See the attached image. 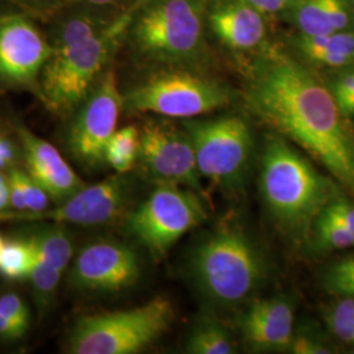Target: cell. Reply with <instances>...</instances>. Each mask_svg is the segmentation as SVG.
<instances>
[{
	"label": "cell",
	"instance_id": "1",
	"mask_svg": "<svg viewBox=\"0 0 354 354\" xmlns=\"http://www.w3.org/2000/svg\"><path fill=\"white\" fill-rule=\"evenodd\" d=\"M244 100L256 118L302 147L354 194V137L313 67L266 44L247 68Z\"/></svg>",
	"mask_w": 354,
	"mask_h": 354
},
{
	"label": "cell",
	"instance_id": "2",
	"mask_svg": "<svg viewBox=\"0 0 354 354\" xmlns=\"http://www.w3.org/2000/svg\"><path fill=\"white\" fill-rule=\"evenodd\" d=\"M259 188L270 219L294 243L310 238L317 215L336 190L277 133L266 137L260 156Z\"/></svg>",
	"mask_w": 354,
	"mask_h": 354
},
{
	"label": "cell",
	"instance_id": "3",
	"mask_svg": "<svg viewBox=\"0 0 354 354\" xmlns=\"http://www.w3.org/2000/svg\"><path fill=\"white\" fill-rule=\"evenodd\" d=\"M188 269L198 292L221 308L245 302L268 276L263 252L234 222H223L194 245Z\"/></svg>",
	"mask_w": 354,
	"mask_h": 354
},
{
	"label": "cell",
	"instance_id": "4",
	"mask_svg": "<svg viewBox=\"0 0 354 354\" xmlns=\"http://www.w3.org/2000/svg\"><path fill=\"white\" fill-rule=\"evenodd\" d=\"M206 0H138L124 41L149 62H197L206 48Z\"/></svg>",
	"mask_w": 354,
	"mask_h": 354
},
{
	"label": "cell",
	"instance_id": "5",
	"mask_svg": "<svg viewBox=\"0 0 354 354\" xmlns=\"http://www.w3.org/2000/svg\"><path fill=\"white\" fill-rule=\"evenodd\" d=\"M134 6L96 36L62 50L51 51L38 80L41 97L51 112L70 114L88 97L124 41Z\"/></svg>",
	"mask_w": 354,
	"mask_h": 354
},
{
	"label": "cell",
	"instance_id": "6",
	"mask_svg": "<svg viewBox=\"0 0 354 354\" xmlns=\"http://www.w3.org/2000/svg\"><path fill=\"white\" fill-rule=\"evenodd\" d=\"M174 320V307L165 297L129 310L79 317L68 336L73 354H134L162 337Z\"/></svg>",
	"mask_w": 354,
	"mask_h": 354
},
{
	"label": "cell",
	"instance_id": "7",
	"mask_svg": "<svg viewBox=\"0 0 354 354\" xmlns=\"http://www.w3.org/2000/svg\"><path fill=\"white\" fill-rule=\"evenodd\" d=\"M232 99V91L213 77L188 68H169L131 89L124 96V106L136 113L190 120L222 109Z\"/></svg>",
	"mask_w": 354,
	"mask_h": 354
},
{
	"label": "cell",
	"instance_id": "8",
	"mask_svg": "<svg viewBox=\"0 0 354 354\" xmlns=\"http://www.w3.org/2000/svg\"><path fill=\"white\" fill-rule=\"evenodd\" d=\"M198 171L225 190L241 188L250 169L253 138L248 122L239 115L187 120Z\"/></svg>",
	"mask_w": 354,
	"mask_h": 354
},
{
	"label": "cell",
	"instance_id": "9",
	"mask_svg": "<svg viewBox=\"0 0 354 354\" xmlns=\"http://www.w3.org/2000/svg\"><path fill=\"white\" fill-rule=\"evenodd\" d=\"M200 193L159 183L151 194L127 218L130 234L155 257L167 251L206 219Z\"/></svg>",
	"mask_w": 354,
	"mask_h": 354
},
{
	"label": "cell",
	"instance_id": "10",
	"mask_svg": "<svg viewBox=\"0 0 354 354\" xmlns=\"http://www.w3.org/2000/svg\"><path fill=\"white\" fill-rule=\"evenodd\" d=\"M122 108L124 95L113 68H109L77 108L70 129L68 147L82 165L95 167L105 162V149L117 130Z\"/></svg>",
	"mask_w": 354,
	"mask_h": 354
},
{
	"label": "cell",
	"instance_id": "11",
	"mask_svg": "<svg viewBox=\"0 0 354 354\" xmlns=\"http://www.w3.org/2000/svg\"><path fill=\"white\" fill-rule=\"evenodd\" d=\"M138 163L152 180L203 192L194 149L185 129L149 122L140 129Z\"/></svg>",
	"mask_w": 354,
	"mask_h": 354
},
{
	"label": "cell",
	"instance_id": "12",
	"mask_svg": "<svg viewBox=\"0 0 354 354\" xmlns=\"http://www.w3.org/2000/svg\"><path fill=\"white\" fill-rule=\"evenodd\" d=\"M129 196L122 174L106 177L95 185H86L70 198L41 213L1 212L0 222H55L57 225L102 226L115 221L124 212Z\"/></svg>",
	"mask_w": 354,
	"mask_h": 354
},
{
	"label": "cell",
	"instance_id": "13",
	"mask_svg": "<svg viewBox=\"0 0 354 354\" xmlns=\"http://www.w3.org/2000/svg\"><path fill=\"white\" fill-rule=\"evenodd\" d=\"M51 46L29 19L21 15L3 16L0 21V83L38 86Z\"/></svg>",
	"mask_w": 354,
	"mask_h": 354
},
{
	"label": "cell",
	"instance_id": "14",
	"mask_svg": "<svg viewBox=\"0 0 354 354\" xmlns=\"http://www.w3.org/2000/svg\"><path fill=\"white\" fill-rule=\"evenodd\" d=\"M140 277V263L131 248L115 241H97L76 256L70 282L79 290L117 292Z\"/></svg>",
	"mask_w": 354,
	"mask_h": 354
},
{
	"label": "cell",
	"instance_id": "15",
	"mask_svg": "<svg viewBox=\"0 0 354 354\" xmlns=\"http://www.w3.org/2000/svg\"><path fill=\"white\" fill-rule=\"evenodd\" d=\"M16 133L23 147L28 174L53 201L64 203L86 187L84 181L48 140L39 138L23 125L16 127Z\"/></svg>",
	"mask_w": 354,
	"mask_h": 354
},
{
	"label": "cell",
	"instance_id": "16",
	"mask_svg": "<svg viewBox=\"0 0 354 354\" xmlns=\"http://www.w3.org/2000/svg\"><path fill=\"white\" fill-rule=\"evenodd\" d=\"M245 344L254 351H289L294 337V304L285 295L254 299L241 319Z\"/></svg>",
	"mask_w": 354,
	"mask_h": 354
},
{
	"label": "cell",
	"instance_id": "17",
	"mask_svg": "<svg viewBox=\"0 0 354 354\" xmlns=\"http://www.w3.org/2000/svg\"><path fill=\"white\" fill-rule=\"evenodd\" d=\"M206 23L230 50H259L266 44V15L239 1L212 0L206 6Z\"/></svg>",
	"mask_w": 354,
	"mask_h": 354
},
{
	"label": "cell",
	"instance_id": "18",
	"mask_svg": "<svg viewBox=\"0 0 354 354\" xmlns=\"http://www.w3.org/2000/svg\"><path fill=\"white\" fill-rule=\"evenodd\" d=\"M108 8L82 3H66L51 15L46 38L51 50H62L106 29L120 13L105 11Z\"/></svg>",
	"mask_w": 354,
	"mask_h": 354
},
{
	"label": "cell",
	"instance_id": "19",
	"mask_svg": "<svg viewBox=\"0 0 354 354\" xmlns=\"http://www.w3.org/2000/svg\"><path fill=\"white\" fill-rule=\"evenodd\" d=\"M279 16L297 33L307 36L354 30V12L349 0H292Z\"/></svg>",
	"mask_w": 354,
	"mask_h": 354
},
{
	"label": "cell",
	"instance_id": "20",
	"mask_svg": "<svg viewBox=\"0 0 354 354\" xmlns=\"http://www.w3.org/2000/svg\"><path fill=\"white\" fill-rule=\"evenodd\" d=\"M290 51L313 68L335 70L354 64V30L307 36L294 33L288 38Z\"/></svg>",
	"mask_w": 354,
	"mask_h": 354
},
{
	"label": "cell",
	"instance_id": "21",
	"mask_svg": "<svg viewBox=\"0 0 354 354\" xmlns=\"http://www.w3.org/2000/svg\"><path fill=\"white\" fill-rule=\"evenodd\" d=\"M235 342L227 327L213 317L197 322L187 342V352L190 354L235 353Z\"/></svg>",
	"mask_w": 354,
	"mask_h": 354
},
{
	"label": "cell",
	"instance_id": "22",
	"mask_svg": "<svg viewBox=\"0 0 354 354\" xmlns=\"http://www.w3.org/2000/svg\"><path fill=\"white\" fill-rule=\"evenodd\" d=\"M32 250L58 270L64 272L74 256L73 241L62 227H45L26 238Z\"/></svg>",
	"mask_w": 354,
	"mask_h": 354
},
{
	"label": "cell",
	"instance_id": "23",
	"mask_svg": "<svg viewBox=\"0 0 354 354\" xmlns=\"http://www.w3.org/2000/svg\"><path fill=\"white\" fill-rule=\"evenodd\" d=\"M140 146V129L134 125L121 127L114 131L105 149V163L117 174H127L138 162Z\"/></svg>",
	"mask_w": 354,
	"mask_h": 354
},
{
	"label": "cell",
	"instance_id": "24",
	"mask_svg": "<svg viewBox=\"0 0 354 354\" xmlns=\"http://www.w3.org/2000/svg\"><path fill=\"white\" fill-rule=\"evenodd\" d=\"M311 234L315 248L323 252L354 247L353 235L344 226L339 216L329 209L328 205H326V207L317 215Z\"/></svg>",
	"mask_w": 354,
	"mask_h": 354
},
{
	"label": "cell",
	"instance_id": "25",
	"mask_svg": "<svg viewBox=\"0 0 354 354\" xmlns=\"http://www.w3.org/2000/svg\"><path fill=\"white\" fill-rule=\"evenodd\" d=\"M35 252L26 239L4 241L0 248V276L8 279H28Z\"/></svg>",
	"mask_w": 354,
	"mask_h": 354
},
{
	"label": "cell",
	"instance_id": "26",
	"mask_svg": "<svg viewBox=\"0 0 354 354\" xmlns=\"http://www.w3.org/2000/svg\"><path fill=\"white\" fill-rule=\"evenodd\" d=\"M62 273L64 272L58 270L55 266L46 263L35 253L33 266L28 279L32 281L39 308L41 306H48L51 304V299L54 298L55 292L58 290Z\"/></svg>",
	"mask_w": 354,
	"mask_h": 354
},
{
	"label": "cell",
	"instance_id": "27",
	"mask_svg": "<svg viewBox=\"0 0 354 354\" xmlns=\"http://www.w3.org/2000/svg\"><path fill=\"white\" fill-rule=\"evenodd\" d=\"M324 319L335 337L354 345V298H340L329 307Z\"/></svg>",
	"mask_w": 354,
	"mask_h": 354
},
{
	"label": "cell",
	"instance_id": "28",
	"mask_svg": "<svg viewBox=\"0 0 354 354\" xmlns=\"http://www.w3.org/2000/svg\"><path fill=\"white\" fill-rule=\"evenodd\" d=\"M324 290L339 298H354V257L333 263L322 279Z\"/></svg>",
	"mask_w": 354,
	"mask_h": 354
},
{
	"label": "cell",
	"instance_id": "29",
	"mask_svg": "<svg viewBox=\"0 0 354 354\" xmlns=\"http://www.w3.org/2000/svg\"><path fill=\"white\" fill-rule=\"evenodd\" d=\"M10 172L16 177L24 193L26 203V212L24 213L36 214L49 209V203L51 200L49 194L33 177L28 174V171L20 169V168H12L10 169Z\"/></svg>",
	"mask_w": 354,
	"mask_h": 354
},
{
	"label": "cell",
	"instance_id": "30",
	"mask_svg": "<svg viewBox=\"0 0 354 354\" xmlns=\"http://www.w3.org/2000/svg\"><path fill=\"white\" fill-rule=\"evenodd\" d=\"M320 77L336 99L354 96V64L335 70H326Z\"/></svg>",
	"mask_w": 354,
	"mask_h": 354
},
{
	"label": "cell",
	"instance_id": "31",
	"mask_svg": "<svg viewBox=\"0 0 354 354\" xmlns=\"http://www.w3.org/2000/svg\"><path fill=\"white\" fill-rule=\"evenodd\" d=\"M0 314L26 329V332L30 327L29 308L16 292H7L0 297Z\"/></svg>",
	"mask_w": 354,
	"mask_h": 354
},
{
	"label": "cell",
	"instance_id": "32",
	"mask_svg": "<svg viewBox=\"0 0 354 354\" xmlns=\"http://www.w3.org/2000/svg\"><path fill=\"white\" fill-rule=\"evenodd\" d=\"M294 354H329L332 353L330 346L315 333L299 332L294 333L289 351Z\"/></svg>",
	"mask_w": 354,
	"mask_h": 354
},
{
	"label": "cell",
	"instance_id": "33",
	"mask_svg": "<svg viewBox=\"0 0 354 354\" xmlns=\"http://www.w3.org/2000/svg\"><path fill=\"white\" fill-rule=\"evenodd\" d=\"M327 205L354 238V203L345 194L335 190Z\"/></svg>",
	"mask_w": 354,
	"mask_h": 354
},
{
	"label": "cell",
	"instance_id": "34",
	"mask_svg": "<svg viewBox=\"0 0 354 354\" xmlns=\"http://www.w3.org/2000/svg\"><path fill=\"white\" fill-rule=\"evenodd\" d=\"M28 12L53 15L64 4V0H8Z\"/></svg>",
	"mask_w": 354,
	"mask_h": 354
},
{
	"label": "cell",
	"instance_id": "35",
	"mask_svg": "<svg viewBox=\"0 0 354 354\" xmlns=\"http://www.w3.org/2000/svg\"><path fill=\"white\" fill-rule=\"evenodd\" d=\"M234 1H239L243 4L251 6L266 16L268 15H281L292 3V0H234Z\"/></svg>",
	"mask_w": 354,
	"mask_h": 354
},
{
	"label": "cell",
	"instance_id": "36",
	"mask_svg": "<svg viewBox=\"0 0 354 354\" xmlns=\"http://www.w3.org/2000/svg\"><path fill=\"white\" fill-rule=\"evenodd\" d=\"M26 333V329L21 328L16 323H13L12 320L0 314V339L12 342L24 337Z\"/></svg>",
	"mask_w": 354,
	"mask_h": 354
},
{
	"label": "cell",
	"instance_id": "37",
	"mask_svg": "<svg viewBox=\"0 0 354 354\" xmlns=\"http://www.w3.org/2000/svg\"><path fill=\"white\" fill-rule=\"evenodd\" d=\"M15 146L12 142L4 137H0V169L10 167L15 160Z\"/></svg>",
	"mask_w": 354,
	"mask_h": 354
},
{
	"label": "cell",
	"instance_id": "38",
	"mask_svg": "<svg viewBox=\"0 0 354 354\" xmlns=\"http://www.w3.org/2000/svg\"><path fill=\"white\" fill-rule=\"evenodd\" d=\"M11 210V188L8 175L0 171V213Z\"/></svg>",
	"mask_w": 354,
	"mask_h": 354
},
{
	"label": "cell",
	"instance_id": "39",
	"mask_svg": "<svg viewBox=\"0 0 354 354\" xmlns=\"http://www.w3.org/2000/svg\"><path fill=\"white\" fill-rule=\"evenodd\" d=\"M336 99V97H335ZM336 102L339 104V108L342 111L344 118L348 122L354 124V96H346V97H337Z\"/></svg>",
	"mask_w": 354,
	"mask_h": 354
},
{
	"label": "cell",
	"instance_id": "40",
	"mask_svg": "<svg viewBox=\"0 0 354 354\" xmlns=\"http://www.w3.org/2000/svg\"><path fill=\"white\" fill-rule=\"evenodd\" d=\"M4 239H3V238H1V235H0V248H1V245H3V244H4Z\"/></svg>",
	"mask_w": 354,
	"mask_h": 354
},
{
	"label": "cell",
	"instance_id": "41",
	"mask_svg": "<svg viewBox=\"0 0 354 354\" xmlns=\"http://www.w3.org/2000/svg\"><path fill=\"white\" fill-rule=\"evenodd\" d=\"M351 1V6H352V10H353L354 12V0H349Z\"/></svg>",
	"mask_w": 354,
	"mask_h": 354
},
{
	"label": "cell",
	"instance_id": "42",
	"mask_svg": "<svg viewBox=\"0 0 354 354\" xmlns=\"http://www.w3.org/2000/svg\"><path fill=\"white\" fill-rule=\"evenodd\" d=\"M1 19H3V16H1V17H0V21H1Z\"/></svg>",
	"mask_w": 354,
	"mask_h": 354
},
{
	"label": "cell",
	"instance_id": "43",
	"mask_svg": "<svg viewBox=\"0 0 354 354\" xmlns=\"http://www.w3.org/2000/svg\"><path fill=\"white\" fill-rule=\"evenodd\" d=\"M0 171H1V169H0Z\"/></svg>",
	"mask_w": 354,
	"mask_h": 354
}]
</instances>
